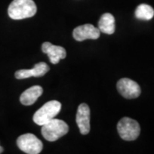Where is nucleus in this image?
Wrapping results in <instances>:
<instances>
[{
	"label": "nucleus",
	"mask_w": 154,
	"mask_h": 154,
	"mask_svg": "<svg viewBox=\"0 0 154 154\" xmlns=\"http://www.w3.org/2000/svg\"><path fill=\"white\" fill-rule=\"evenodd\" d=\"M37 7L33 0H13L9 8V17L13 20H22L33 17Z\"/></svg>",
	"instance_id": "f257e3e1"
},
{
	"label": "nucleus",
	"mask_w": 154,
	"mask_h": 154,
	"mask_svg": "<svg viewBox=\"0 0 154 154\" xmlns=\"http://www.w3.org/2000/svg\"><path fill=\"white\" fill-rule=\"evenodd\" d=\"M69 132V126L65 122L53 118L44 125H42L41 134L48 141H56Z\"/></svg>",
	"instance_id": "f03ea898"
},
{
	"label": "nucleus",
	"mask_w": 154,
	"mask_h": 154,
	"mask_svg": "<svg viewBox=\"0 0 154 154\" xmlns=\"http://www.w3.org/2000/svg\"><path fill=\"white\" fill-rule=\"evenodd\" d=\"M61 107V103L57 100H51L45 103L34 113L33 117V122L39 126L44 125L58 115Z\"/></svg>",
	"instance_id": "7ed1b4c3"
},
{
	"label": "nucleus",
	"mask_w": 154,
	"mask_h": 154,
	"mask_svg": "<svg viewBox=\"0 0 154 154\" xmlns=\"http://www.w3.org/2000/svg\"><path fill=\"white\" fill-rule=\"evenodd\" d=\"M117 131L122 140L132 141L139 137L140 127L135 120L129 117H123L117 123Z\"/></svg>",
	"instance_id": "20e7f679"
},
{
	"label": "nucleus",
	"mask_w": 154,
	"mask_h": 154,
	"mask_svg": "<svg viewBox=\"0 0 154 154\" xmlns=\"http://www.w3.org/2000/svg\"><path fill=\"white\" fill-rule=\"evenodd\" d=\"M17 144L21 151L28 154H38L43 149L41 140L33 134H25L19 136Z\"/></svg>",
	"instance_id": "39448f33"
},
{
	"label": "nucleus",
	"mask_w": 154,
	"mask_h": 154,
	"mask_svg": "<svg viewBox=\"0 0 154 154\" xmlns=\"http://www.w3.org/2000/svg\"><path fill=\"white\" fill-rule=\"evenodd\" d=\"M116 88L119 94L125 99H135L138 98L141 93L140 87L138 85V83L128 78H122L119 80L116 84Z\"/></svg>",
	"instance_id": "423d86ee"
},
{
	"label": "nucleus",
	"mask_w": 154,
	"mask_h": 154,
	"mask_svg": "<svg viewBox=\"0 0 154 154\" xmlns=\"http://www.w3.org/2000/svg\"><path fill=\"white\" fill-rule=\"evenodd\" d=\"M100 36V30L92 24H84L74 29L73 37L77 41H84L86 39H97Z\"/></svg>",
	"instance_id": "0eeeda50"
},
{
	"label": "nucleus",
	"mask_w": 154,
	"mask_h": 154,
	"mask_svg": "<svg viewBox=\"0 0 154 154\" xmlns=\"http://www.w3.org/2000/svg\"><path fill=\"white\" fill-rule=\"evenodd\" d=\"M76 123L82 134L90 132V109L85 103L79 105L76 114Z\"/></svg>",
	"instance_id": "6e6552de"
},
{
	"label": "nucleus",
	"mask_w": 154,
	"mask_h": 154,
	"mask_svg": "<svg viewBox=\"0 0 154 154\" xmlns=\"http://www.w3.org/2000/svg\"><path fill=\"white\" fill-rule=\"evenodd\" d=\"M42 51L47 54L51 63L57 64L61 59L66 57L67 52L65 49L59 45H55L50 42H44L42 44Z\"/></svg>",
	"instance_id": "1a4fd4ad"
},
{
	"label": "nucleus",
	"mask_w": 154,
	"mask_h": 154,
	"mask_svg": "<svg viewBox=\"0 0 154 154\" xmlns=\"http://www.w3.org/2000/svg\"><path fill=\"white\" fill-rule=\"evenodd\" d=\"M43 94V88L40 86H33L24 91L20 97V101L22 105H31Z\"/></svg>",
	"instance_id": "9d476101"
},
{
	"label": "nucleus",
	"mask_w": 154,
	"mask_h": 154,
	"mask_svg": "<svg viewBox=\"0 0 154 154\" xmlns=\"http://www.w3.org/2000/svg\"><path fill=\"white\" fill-rule=\"evenodd\" d=\"M100 32L106 34H113L115 33V17L110 13L103 14L99 21V28Z\"/></svg>",
	"instance_id": "9b49d317"
},
{
	"label": "nucleus",
	"mask_w": 154,
	"mask_h": 154,
	"mask_svg": "<svg viewBox=\"0 0 154 154\" xmlns=\"http://www.w3.org/2000/svg\"><path fill=\"white\" fill-rule=\"evenodd\" d=\"M135 17L140 20L149 21L154 17V10L152 6L142 4L140 5L135 10Z\"/></svg>",
	"instance_id": "f8f14e48"
},
{
	"label": "nucleus",
	"mask_w": 154,
	"mask_h": 154,
	"mask_svg": "<svg viewBox=\"0 0 154 154\" xmlns=\"http://www.w3.org/2000/svg\"><path fill=\"white\" fill-rule=\"evenodd\" d=\"M49 70L50 67L45 63L41 62L35 64L33 69H31V74L33 77H40L45 75Z\"/></svg>",
	"instance_id": "ddd939ff"
},
{
	"label": "nucleus",
	"mask_w": 154,
	"mask_h": 154,
	"mask_svg": "<svg viewBox=\"0 0 154 154\" xmlns=\"http://www.w3.org/2000/svg\"><path fill=\"white\" fill-rule=\"evenodd\" d=\"M15 76L17 79L22 80V79H27L29 77H32L31 69H20L16 72Z\"/></svg>",
	"instance_id": "4468645a"
},
{
	"label": "nucleus",
	"mask_w": 154,
	"mask_h": 154,
	"mask_svg": "<svg viewBox=\"0 0 154 154\" xmlns=\"http://www.w3.org/2000/svg\"><path fill=\"white\" fill-rule=\"evenodd\" d=\"M3 152H4V148L2 146H0V153H2Z\"/></svg>",
	"instance_id": "2eb2a0df"
}]
</instances>
